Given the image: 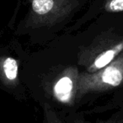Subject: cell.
Listing matches in <instances>:
<instances>
[{"label": "cell", "instance_id": "6da1fadb", "mask_svg": "<svg viewBox=\"0 0 123 123\" xmlns=\"http://www.w3.org/2000/svg\"><path fill=\"white\" fill-rule=\"evenodd\" d=\"M73 89V82L70 78L63 77L58 80L54 87V93L56 99L62 102H68L70 99Z\"/></svg>", "mask_w": 123, "mask_h": 123}, {"label": "cell", "instance_id": "7a4b0ae2", "mask_svg": "<svg viewBox=\"0 0 123 123\" xmlns=\"http://www.w3.org/2000/svg\"><path fill=\"white\" fill-rule=\"evenodd\" d=\"M123 50V41L115 46L113 49L107 50V51L102 52L94 62V64L91 66V68L94 69H99L104 68L108 63H110L114 57Z\"/></svg>", "mask_w": 123, "mask_h": 123}, {"label": "cell", "instance_id": "3957f363", "mask_svg": "<svg viewBox=\"0 0 123 123\" xmlns=\"http://www.w3.org/2000/svg\"><path fill=\"white\" fill-rule=\"evenodd\" d=\"M123 74L117 68H108L102 74V80L105 84H110L113 87H116L121 83Z\"/></svg>", "mask_w": 123, "mask_h": 123}, {"label": "cell", "instance_id": "277c9868", "mask_svg": "<svg viewBox=\"0 0 123 123\" xmlns=\"http://www.w3.org/2000/svg\"><path fill=\"white\" fill-rule=\"evenodd\" d=\"M4 72L9 80H14L18 75V65L15 59L8 57L4 62Z\"/></svg>", "mask_w": 123, "mask_h": 123}, {"label": "cell", "instance_id": "5b68a950", "mask_svg": "<svg viewBox=\"0 0 123 123\" xmlns=\"http://www.w3.org/2000/svg\"><path fill=\"white\" fill-rule=\"evenodd\" d=\"M54 5L53 0H33L32 9L38 14H46L51 10Z\"/></svg>", "mask_w": 123, "mask_h": 123}, {"label": "cell", "instance_id": "8992f818", "mask_svg": "<svg viewBox=\"0 0 123 123\" xmlns=\"http://www.w3.org/2000/svg\"><path fill=\"white\" fill-rule=\"evenodd\" d=\"M106 10L111 12L123 11V0H111L106 5Z\"/></svg>", "mask_w": 123, "mask_h": 123}]
</instances>
